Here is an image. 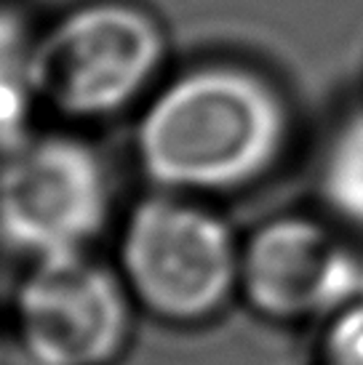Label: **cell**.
Returning <instances> with one entry per match:
<instances>
[{"label":"cell","instance_id":"obj_1","mask_svg":"<svg viewBox=\"0 0 363 365\" xmlns=\"http://www.w3.org/2000/svg\"><path fill=\"white\" fill-rule=\"evenodd\" d=\"M289 136L292 112L275 83L243 64H203L144 110L136 163L163 192H235L275 168Z\"/></svg>","mask_w":363,"mask_h":365},{"label":"cell","instance_id":"obj_2","mask_svg":"<svg viewBox=\"0 0 363 365\" xmlns=\"http://www.w3.org/2000/svg\"><path fill=\"white\" fill-rule=\"evenodd\" d=\"M115 267L139 312L201 325L238 294L241 243L203 197L158 190L126 216Z\"/></svg>","mask_w":363,"mask_h":365},{"label":"cell","instance_id":"obj_3","mask_svg":"<svg viewBox=\"0 0 363 365\" xmlns=\"http://www.w3.org/2000/svg\"><path fill=\"white\" fill-rule=\"evenodd\" d=\"M166 56L161 24L121 0L70 11L32 43L38 99L67 118H107L139 96Z\"/></svg>","mask_w":363,"mask_h":365},{"label":"cell","instance_id":"obj_4","mask_svg":"<svg viewBox=\"0 0 363 365\" xmlns=\"http://www.w3.org/2000/svg\"><path fill=\"white\" fill-rule=\"evenodd\" d=\"M110 216V171L89 142L46 133L0 155V245L21 259L91 251Z\"/></svg>","mask_w":363,"mask_h":365},{"label":"cell","instance_id":"obj_5","mask_svg":"<svg viewBox=\"0 0 363 365\" xmlns=\"http://www.w3.org/2000/svg\"><path fill=\"white\" fill-rule=\"evenodd\" d=\"M136 304L115 264L91 251L27 264L16 296V344L43 365H115L134 339Z\"/></svg>","mask_w":363,"mask_h":365},{"label":"cell","instance_id":"obj_6","mask_svg":"<svg viewBox=\"0 0 363 365\" xmlns=\"http://www.w3.org/2000/svg\"><path fill=\"white\" fill-rule=\"evenodd\" d=\"M238 291L272 320L334 314L363 296V262L323 224L278 216L241 243Z\"/></svg>","mask_w":363,"mask_h":365},{"label":"cell","instance_id":"obj_7","mask_svg":"<svg viewBox=\"0 0 363 365\" xmlns=\"http://www.w3.org/2000/svg\"><path fill=\"white\" fill-rule=\"evenodd\" d=\"M32 38L21 16L0 3V155L27 139L32 104Z\"/></svg>","mask_w":363,"mask_h":365},{"label":"cell","instance_id":"obj_8","mask_svg":"<svg viewBox=\"0 0 363 365\" xmlns=\"http://www.w3.org/2000/svg\"><path fill=\"white\" fill-rule=\"evenodd\" d=\"M326 203L344 222L363 227V107L344 115L321 163Z\"/></svg>","mask_w":363,"mask_h":365},{"label":"cell","instance_id":"obj_9","mask_svg":"<svg viewBox=\"0 0 363 365\" xmlns=\"http://www.w3.org/2000/svg\"><path fill=\"white\" fill-rule=\"evenodd\" d=\"M323 363L363 365V296L332 314L323 334Z\"/></svg>","mask_w":363,"mask_h":365},{"label":"cell","instance_id":"obj_10","mask_svg":"<svg viewBox=\"0 0 363 365\" xmlns=\"http://www.w3.org/2000/svg\"><path fill=\"white\" fill-rule=\"evenodd\" d=\"M0 365H43V363L32 360L30 355H24L21 349H16V352H6V357L0 360Z\"/></svg>","mask_w":363,"mask_h":365},{"label":"cell","instance_id":"obj_11","mask_svg":"<svg viewBox=\"0 0 363 365\" xmlns=\"http://www.w3.org/2000/svg\"><path fill=\"white\" fill-rule=\"evenodd\" d=\"M3 357H6V349H3V346H0V360H3Z\"/></svg>","mask_w":363,"mask_h":365}]
</instances>
